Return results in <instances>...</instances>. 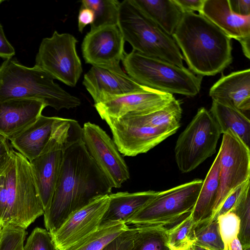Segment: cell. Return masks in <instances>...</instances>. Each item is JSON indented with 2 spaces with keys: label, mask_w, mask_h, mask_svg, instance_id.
<instances>
[{
  "label": "cell",
  "mask_w": 250,
  "mask_h": 250,
  "mask_svg": "<svg viewBox=\"0 0 250 250\" xmlns=\"http://www.w3.org/2000/svg\"><path fill=\"white\" fill-rule=\"evenodd\" d=\"M185 250H193V247L192 246V247H190V248H188V249H186Z\"/></svg>",
  "instance_id": "7dc6e473"
},
{
  "label": "cell",
  "mask_w": 250,
  "mask_h": 250,
  "mask_svg": "<svg viewBox=\"0 0 250 250\" xmlns=\"http://www.w3.org/2000/svg\"><path fill=\"white\" fill-rule=\"evenodd\" d=\"M81 2V6L89 8L94 13L95 20L91 28L117 24L121 2L116 0H83Z\"/></svg>",
  "instance_id": "4dcf8cb0"
},
{
  "label": "cell",
  "mask_w": 250,
  "mask_h": 250,
  "mask_svg": "<svg viewBox=\"0 0 250 250\" xmlns=\"http://www.w3.org/2000/svg\"><path fill=\"white\" fill-rule=\"evenodd\" d=\"M205 0H174L183 13L194 12L200 13L202 10Z\"/></svg>",
  "instance_id": "ab89813d"
},
{
  "label": "cell",
  "mask_w": 250,
  "mask_h": 250,
  "mask_svg": "<svg viewBox=\"0 0 250 250\" xmlns=\"http://www.w3.org/2000/svg\"><path fill=\"white\" fill-rule=\"evenodd\" d=\"M117 25L133 50L183 66V57L171 36L165 32L132 1L120 2Z\"/></svg>",
  "instance_id": "5b68a950"
},
{
  "label": "cell",
  "mask_w": 250,
  "mask_h": 250,
  "mask_svg": "<svg viewBox=\"0 0 250 250\" xmlns=\"http://www.w3.org/2000/svg\"><path fill=\"white\" fill-rule=\"evenodd\" d=\"M170 250H171L170 249Z\"/></svg>",
  "instance_id": "f907efd6"
},
{
  "label": "cell",
  "mask_w": 250,
  "mask_h": 250,
  "mask_svg": "<svg viewBox=\"0 0 250 250\" xmlns=\"http://www.w3.org/2000/svg\"><path fill=\"white\" fill-rule=\"evenodd\" d=\"M199 14L231 39L240 42L250 38V16H241L234 13L229 0H205Z\"/></svg>",
  "instance_id": "ffe728a7"
},
{
  "label": "cell",
  "mask_w": 250,
  "mask_h": 250,
  "mask_svg": "<svg viewBox=\"0 0 250 250\" xmlns=\"http://www.w3.org/2000/svg\"><path fill=\"white\" fill-rule=\"evenodd\" d=\"M82 129V140L88 153L112 188H121L130 174L113 140L95 124L86 122Z\"/></svg>",
  "instance_id": "8fae6325"
},
{
  "label": "cell",
  "mask_w": 250,
  "mask_h": 250,
  "mask_svg": "<svg viewBox=\"0 0 250 250\" xmlns=\"http://www.w3.org/2000/svg\"><path fill=\"white\" fill-rule=\"evenodd\" d=\"M195 223L191 213L183 220L167 229V244L171 250H185L193 245Z\"/></svg>",
  "instance_id": "f546056e"
},
{
  "label": "cell",
  "mask_w": 250,
  "mask_h": 250,
  "mask_svg": "<svg viewBox=\"0 0 250 250\" xmlns=\"http://www.w3.org/2000/svg\"><path fill=\"white\" fill-rule=\"evenodd\" d=\"M3 0H0V4L2 2H3Z\"/></svg>",
  "instance_id": "c3c4849f"
},
{
  "label": "cell",
  "mask_w": 250,
  "mask_h": 250,
  "mask_svg": "<svg viewBox=\"0 0 250 250\" xmlns=\"http://www.w3.org/2000/svg\"><path fill=\"white\" fill-rule=\"evenodd\" d=\"M132 250H170L167 229L163 227H135Z\"/></svg>",
  "instance_id": "f1b7e54d"
},
{
  "label": "cell",
  "mask_w": 250,
  "mask_h": 250,
  "mask_svg": "<svg viewBox=\"0 0 250 250\" xmlns=\"http://www.w3.org/2000/svg\"><path fill=\"white\" fill-rule=\"evenodd\" d=\"M23 248V247H22ZM20 250H22V248Z\"/></svg>",
  "instance_id": "681fc988"
},
{
  "label": "cell",
  "mask_w": 250,
  "mask_h": 250,
  "mask_svg": "<svg viewBox=\"0 0 250 250\" xmlns=\"http://www.w3.org/2000/svg\"><path fill=\"white\" fill-rule=\"evenodd\" d=\"M203 180L196 179L156 196L125 222L135 227H158L166 229L184 219L192 212Z\"/></svg>",
  "instance_id": "52a82bcc"
},
{
  "label": "cell",
  "mask_w": 250,
  "mask_h": 250,
  "mask_svg": "<svg viewBox=\"0 0 250 250\" xmlns=\"http://www.w3.org/2000/svg\"><path fill=\"white\" fill-rule=\"evenodd\" d=\"M128 228L125 222L120 221L103 224L95 231L64 250H101Z\"/></svg>",
  "instance_id": "4316f807"
},
{
  "label": "cell",
  "mask_w": 250,
  "mask_h": 250,
  "mask_svg": "<svg viewBox=\"0 0 250 250\" xmlns=\"http://www.w3.org/2000/svg\"><path fill=\"white\" fill-rule=\"evenodd\" d=\"M192 247H193V250H206L205 249H203L200 247H198L197 246H196V245H193Z\"/></svg>",
  "instance_id": "f6af8a7d"
},
{
  "label": "cell",
  "mask_w": 250,
  "mask_h": 250,
  "mask_svg": "<svg viewBox=\"0 0 250 250\" xmlns=\"http://www.w3.org/2000/svg\"><path fill=\"white\" fill-rule=\"evenodd\" d=\"M127 74L140 84L162 92L188 97L197 95L203 77L183 66L132 50L122 61Z\"/></svg>",
  "instance_id": "8992f818"
},
{
  "label": "cell",
  "mask_w": 250,
  "mask_h": 250,
  "mask_svg": "<svg viewBox=\"0 0 250 250\" xmlns=\"http://www.w3.org/2000/svg\"><path fill=\"white\" fill-rule=\"evenodd\" d=\"M77 40L69 33L55 31L52 36L43 38L35 58V65L54 79L71 86H76L83 72L76 50Z\"/></svg>",
  "instance_id": "9c48e42d"
},
{
  "label": "cell",
  "mask_w": 250,
  "mask_h": 250,
  "mask_svg": "<svg viewBox=\"0 0 250 250\" xmlns=\"http://www.w3.org/2000/svg\"><path fill=\"white\" fill-rule=\"evenodd\" d=\"M4 228V227L1 220H0V243L1 242V240L2 238Z\"/></svg>",
  "instance_id": "ee69618b"
},
{
  "label": "cell",
  "mask_w": 250,
  "mask_h": 250,
  "mask_svg": "<svg viewBox=\"0 0 250 250\" xmlns=\"http://www.w3.org/2000/svg\"><path fill=\"white\" fill-rule=\"evenodd\" d=\"M109 203V195L100 196L71 213L52 234L58 249L64 250L97 229Z\"/></svg>",
  "instance_id": "9a60e30c"
},
{
  "label": "cell",
  "mask_w": 250,
  "mask_h": 250,
  "mask_svg": "<svg viewBox=\"0 0 250 250\" xmlns=\"http://www.w3.org/2000/svg\"><path fill=\"white\" fill-rule=\"evenodd\" d=\"M240 220L238 236L242 248L250 245V185H248L239 197L235 205L230 210Z\"/></svg>",
  "instance_id": "1f68e13d"
},
{
  "label": "cell",
  "mask_w": 250,
  "mask_h": 250,
  "mask_svg": "<svg viewBox=\"0 0 250 250\" xmlns=\"http://www.w3.org/2000/svg\"><path fill=\"white\" fill-rule=\"evenodd\" d=\"M217 220L224 250H229L231 243L238 238L240 220L234 212L230 211L219 216Z\"/></svg>",
  "instance_id": "d6a6232c"
},
{
  "label": "cell",
  "mask_w": 250,
  "mask_h": 250,
  "mask_svg": "<svg viewBox=\"0 0 250 250\" xmlns=\"http://www.w3.org/2000/svg\"><path fill=\"white\" fill-rule=\"evenodd\" d=\"M56 117L41 115L32 124L9 141L12 146L31 161L42 152L47 144Z\"/></svg>",
  "instance_id": "44dd1931"
},
{
  "label": "cell",
  "mask_w": 250,
  "mask_h": 250,
  "mask_svg": "<svg viewBox=\"0 0 250 250\" xmlns=\"http://www.w3.org/2000/svg\"><path fill=\"white\" fill-rule=\"evenodd\" d=\"M42 68L29 67L12 58L0 64V102L11 99H35L59 111L79 106L80 100L54 82Z\"/></svg>",
  "instance_id": "277c9868"
},
{
  "label": "cell",
  "mask_w": 250,
  "mask_h": 250,
  "mask_svg": "<svg viewBox=\"0 0 250 250\" xmlns=\"http://www.w3.org/2000/svg\"><path fill=\"white\" fill-rule=\"evenodd\" d=\"M22 250H59L52 234L46 229L35 228L23 245Z\"/></svg>",
  "instance_id": "836d02e7"
},
{
  "label": "cell",
  "mask_w": 250,
  "mask_h": 250,
  "mask_svg": "<svg viewBox=\"0 0 250 250\" xmlns=\"http://www.w3.org/2000/svg\"><path fill=\"white\" fill-rule=\"evenodd\" d=\"M219 154L218 153L210 168L203 180L196 203L192 212L195 223L208 217L212 213L219 188Z\"/></svg>",
  "instance_id": "484cf974"
},
{
  "label": "cell",
  "mask_w": 250,
  "mask_h": 250,
  "mask_svg": "<svg viewBox=\"0 0 250 250\" xmlns=\"http://www.w3.org/2000/svg\"><path fill=\"white\" fill-rule=\"evenodd\" d=\"M132 1L165 32L172 36L183 14L174 0Z\"/></svg>",
  "instance_id": "603a6c76"
},
{
  "label": "cell",
  "mask_w": 250,
  "mask_h": 250,
  "mask_svg": "<svg viewBox=\"0 0 250 250\" xmlns=\"http://www.w3.org/2000/svg\"><path fill=\"white\" fill-rule=\"evenodd\" d=\"M15 50L5 37L3 27L0 23V57L5 60L12 58Z\"/></svg>",
  "instance_id": "f35d334b"
},
{
  "label": "cell",
  "mask_w": 250,
  "mask_h": 250,
  "mask_svg": "<svg viewBox=\"0 0 250 250\" xmlns=\"http://www.w3.org/2000/svg\"><path fill=\"white\" fill-rule=\"evenodd\" d=\"M229 250H242L241 245L238 238L231 243Z\"/></svg>",
  "instance_id": "7bdbcfd3"
},
{
  "label": "cell",
  "mask_w": 250,
  "mask_h": 250,
  "mask_svg": "<svg viewBox=\"0 0 250 250\" xmlns=\"http://www.w3.org/2000/svg\"><path fill=\"white\" fill-rule=\"evenodd\" d=\"M135 228H129L106 245L101 250H132Z\"/></svg>",
  "instance_id": "d590c367"
},
{
  "label": "cell",
  "mask_w": 250,
  "mask_h": 250,
  "mask_svg": "<svg viewBox=\"0 0 250 250\" xmlns=\"http://www.w3.org/2000/svg\"><path fill=\"white\" fill-rule=\"evenodd\" d=\"M171 36L197 75H215L232 62L231 39L199 13H183Z\"/></svg>",
  "instance_id": "7a4b0ae2"
},
{
  "label": "cell",
  "mask_w": 250,
  "mask_h": 250,
  "mask_svg": "<svg viewBox=\"0 0 250 250\" xmlns=\"http://www.w3.org/2000/svg\"><path fill=\"white\" fill-rule=\"evenodd\" d=\"M221 134L210 112L200 108L176 143L175 158L180 171L189 172L212 156Z\"/></svg>",
  "instance_id": "ba28073f"
},
{
  "label": "cell",
  "mask_w": 250,
  "mask_h": 250,
  "mask_svg": "<svg viewBox=\"0 0 250 250\" xmlns=\"http://www.w3.org/2000/svg\"><path fill=\"white\" fill-rule=\"evenodd\" d=\"M242 250H250V245L242 248Z\"/></svg>",
  "instance_id": "bcb514c9"
},
{
  "label": "cell",
  "mask_w": 250,
  "mask_h": 250,
  "mask_svg": "<svg viewBox=\"0 0 250 250\" xmlns=\"http://www.w3.org/2000/svg\"><path fill=\"white\" fill-rule=\"evenodd\" d=\"M27 232L25 229L5 227L0 243V250H20L24 245Z\"/></svg>",
  "instance_id": "e575fe53"
},
{
  "label": "cell",
  "mask_w": 250,
  "mask_h": 250,
  "mask_svg": "<svg viewBox=\"0 0 250 250\" xmlns=\"http://www.w3.org/2000/svg\"><path fill=\"white\" fill-rule=\"evenodd\" d=\"M112 189L82 138L73 143L64 150L51 203L43 214L46 229L53 234L71 213L98 197L109 195Z\"/></svg>",
  "instance_id": "6da1fadb"
},
{
  "label": "cell",
  "mask_w": 250,
  "mask_h": 250,
  "mask_svg": "<svg viewBox=\"0 0 250 250\" xmlns=\"http://www.w3.org/2000/svg\"><path fill=\"white\" fill-rule=\"evenodd\" d=\"M172 94L146 87L123 95L109 96L94 104L100 116L119 119L129 114H144L162 108L174 99Z\"/></svg>",
  "instance_id": "5bb4252c"
},
{
  "label": "cell",
  "mask_w": 250,
  "mask_h": 250,
  "mask_svg": "<svg viewBox=\"0 0 250 250\" xmlns=\"http://www.w3.org/2000/svg\"><path fill=\"white\" fill-rule=\"evenodd\" d=\"M46 106L35 99H11L0 102V135L9 140L34 123Z\"/></svg>",
  "instance_id": "ac0fdd59"
},
{
  "label": "cell",
  "mask_w": 250,
  "mask_h": 250,
  "mask_svg": "<svg viewBox=\"0 0 250 250\" xmlns=\"http://www.w3.org/2000/svg\"><path fill=\"white\" fill-rule=\"evenodd\" d=\"M125 42L117 24L91 28L82 42L83 57L92 66H120L125 54Z\"/></svg>",
  "instance_id": "4fadbf2b"
},
{
  "label": "cell",
  "mask_w": 250,
  "mask_h": 250,
  "mask_svg": "<svg viewBox=\"0 0 250 250\" xmlns=\"http://www.w3.org/2000/svg\"><path fill=\"white\" fill-rule=\"evenodd\" d=\"M212 101L241 111L250 109V69L222 76L210 88Z\"/></svg>",
  "instance_id": "d6986e66"
},
{
  "label": "cell",
  "mask_w": 250,
  "mask_h": 250,
  "mask_svg": "<svg viewBox=\"0 0 250 250\" xmlns=\"http://www.w3.org/2000/svg\"><path fill=\"white\" fill-rule=\"evenodd\" d=\"M14 151L9 141L0 135V171L9 159Z\"/></svg>",
  "instance_id": "60d3db41"
},
{
  "label": "cell",
  "mask_w": 250,
  "mask_h": 250,
  "mask_svg": "<svg viewBox=\"0 0 250 250\" xmlns=\"http://www.w3.org/2000/svg\"><path fill=\"white\" fill-rule=\"evenodd\" d=\"M158 193V191L148 190L110 194L109 205L101 225L117 221L125 223L129 217L154 198Z\"/></svg>",
  "instance_id": "7402d4cb"
},
{
  "label": "cell",
  "mask_w": 250,
  "mask_h": 250,
  "mask_svg": "<svg viewBox=\"0 0 250 250\" xmlns=\"http://www.w3.org/2000/svg\"><path fill=\"white\" fill-rule=\"evenodd\" d=\"M101 118L108 125L113 140L124 156L145 153L176 132V127H152L124 123L106 115Z\"/></svg>",
  "instance_id": "7c38bea8"
},
{
  "label": "cell",
  "mask_w": 250,
  "mask_h": 250,
  "mask_svg": "<svg viewBox=\"0 0 250 250\" xmlns=\"http://www.w3.org/2000/svg\"><path fill=\"white\" fill-rule=\"evenodd\" d=\"M182 113L181 104L174 99L160 109L144 114H129L118 119L124 123L136 125L179 128Z\"/></svg>",
  "instance_id": "cb8c5ba5"
},
{
  "label": "cell",
  "mask_w": 250,
  "mask_h": 250,
  "mask_svg": "<svg viewBox=\"0 0 250 250\" xmlns=\"http://www.w3.org/2000/svg\"><path fill=\"white\" fill-rule=\"evenodd\" d=\"M232 11L241 16H250V0H229Z\"/></svg>",
  "instance_id": "b9f144b4"
},
{
  "label": "cell",
  "mask_w": 250,
  "mask_h": 250,
  "mask_svg": "<svg viewBox=\"0 0 250 250\" xmlns=\"http://www.w3.org/2000/svg\"><path fill=\"white\" fill-rule=\"evenodd\" d=\"M44 210L29 161L14 151L0 171V220L26 229Z\"/></svg>",
  "instance_id": "3957f363"
},
{
  "label": "cell",
  "mask_w": 250,
  "mask_h": 250,
  "mask_svg": "<svg viewBox=\"0 0 250 250\" xmlns=\"http://www.w3.org/2000/svg\"><path fill=\"white\" fill-rule=\"evenodd\" d=\"M250 180L234 188L224 199L212 218H217L221 215L230 211L235 205L239 197L248 185Z\"/></svg>",
  "instance_id": "8d00e7d4"
},
{
  "label": "cell",
  "mask_w": 250,
  "mask_h": 250,
  "mask_svg": "<svg viewBox=\"0 0 250 250\" xmlns=\"http://www.w3.org/2000/svg\"><path fill=\"white\" fill-rule=\"evenodd\" d=\"M65 145L52 133L39 155L29 161L44 212L49 209L60 175Z\"/></svg>",
  "instance_id": "2e32d148"
},
{
  "label": "cell",
  "mask_w": 250,
  "mask_h": 250,
  "mask_svg": "<svg viewBox=\"0 0 250 250\" xmlns=\"http://www.w3.org/2000/svg\"><path fill=\"white\" fill-rule=\"evenodd\" d=\"M219 154V188L210 216L213 217L226 197L250 178V151L230 129L223 134Z\"/></svg>",
  "instance_id": "30bf717a"
},
{
  "label": "cell",
  "mask_w": 250,
  "mask_h": 250,
  "mask_svg": "<svg viewBox=\"0 0 250 250\" xmlns=\"http://www.w3.org/2000/svg\"><path fill=\"white\" fill-rule=\"evenodd\" d=\"M209 112L221 134L230 129L250 147V121L242 111L212 101Z\"/></svg>",
  "instance_id": "d4e9b609"
},
{
  "label": "cell",
  "mask_w": 250,
  "mask_h": 250,
  "mask_svg": "<svg viewBox=\"0 0 250 250\" xmlns=\"http://www.w3.org/2000/svg\"><path fill=\"white\" fill-rule=\"evenodd\" d=\"M95 14L91 9L81 6L78 16V26L79 32L82 33L85 27L93 23Z\"/></svg>",
  "instance_id": "74e56055"
},
{
  "label": "cell",
  "mask_w": 250,
  "mask_h": 250,
  "mask_svg": "<svg viewBox=\"0 0 250 250\" xmlns=\"http://www.w3.org/2000/svg\"><path fill=\"white\" fill-rule=\"evenodd\" d=\"M194 244L206 250H224L217 218L208 217L195 223Z\"/></svg>",
  "instance_id": "83f0119b"
},
{
  "label": "cell",
  "mask_w": 250,
  "mask_h": 250,
  "mask_svg": "<svg viewBox=\"0 0 250 250\" xmlns=\"http://www.w3.org/2000/svg\"><path fill=\"white\" fill-rule=\"evenodd\" d=\"M83 84L94 104L107 96L123 95L147 87L137 83L120 66H92L84 75Z\"/></svg>",
  "instance_id": "e0dca14e"
}]
</instances>
